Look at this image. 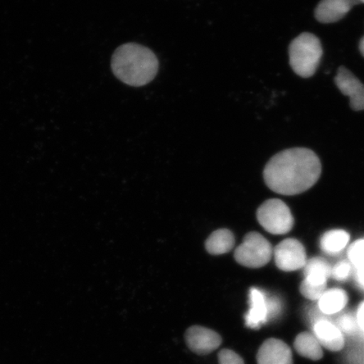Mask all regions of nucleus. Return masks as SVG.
<instances>
[{"label": "nucleus", "instance_id": "nucleus-21", "mask_svg": "<svg viewBox=\"0 0 364 364\" xmlns=\"http://www.w3.org/2000/svg\"><path fill=\"white\" fill-rule=\"evenodd\" d=\"M338 325L341 331L352 333L356 329L358 322L351 316H343L340 318Z\"/></svg>", "mask_w": 364, "mask_h": 364}, {"label": "nucleus", "instance_id": "nucleus-16", "mask_svg": "<svg viewBox=\"0 0 364 364\" xmlns=\"http://www.w3.org/2000/svg\"><path fill=\"white\" fill-rule=\"evenodd\" d=\"M235 245L233 233L229 230L221 229L213 232L205 244L208 253L222 255L230 252Z\"/></svg>", "mask_w": 364, "mask_h": 364}, {"label": "nucleus", "instance_id": "nucleus-8", "mask_svg": "<svg viewBox=\"0 0 364 364\" xmlns=\"http://www.w3.org/2000/svg\"><path fill=\"white\" fill-rule=\"evenodd\" d=\"M185 340L191 351L203 356L215 351L223 341L216 331L200 326L190 327L186 331Z\"/></svg>", "mask_w": 364, "mask_h": 364}, {"label": "nucleus", "instance_id": "nucleus-4", "mask_svg": "<svg viewBox=\"0 0 364 364\" xmlns=\"http://www.w3.org/2000/svg\"><path fill=\"white\" fill-rule=\"evenodd\" d=\"M257 220L272 235H286L292 230L294 220L290 209L279 199H270L259 207Z\"/></svg>", "mask_w": 364, "mask_h": 364}, {"label": "nucleus", "instance_id": "nucleus-13", "mask_svg": "<svg viewBox=\"0 0 364 364\" xmlns=\"http://www.w3.org/2000/svg\"><path fill=\"white\" fill-rule=\"evenodd\" d=\"M304 277L307 283L316 286L327 285V279L331 274V267L325 259L312 258L304 266Z\"/></svg>", "mask_w": 364, "mask_h": 364}, {"label": "nucleus", "instance_id": "nucleus-24", "mask_svg": "<svg viewBox=\"0 0 364 364\" xmlns=\"http://www.w3.org/2000/svg\"><path fill=\"white\" fill-rule=\"evenodd\" d=\"M359 51H360L363 57L364 58V36L359 42Z\"/></svg>", "mask_w": 364, "mask_h": 364}, {"label": "nucleus", "instance_id": "nucleus-12", "mask_svg": "<svg viewBox=\"0 0 364 364\" xmlns=\"http://www.w3.org/2000/svg\"><path fill=\"white\" fill-rule=\"evenodd\" d=\"M314 332L321 347L332 352H338L343 348L345 340L343 332L330 321H318L314 326Z\"/></svg>", "mask_w": 364, "mask_h": 364}, {"label": "nucleus", "instance_id": "nucleus-20", "mask_svg": "<svg viewBox=\"0 0 364 364\" xmlns=\"http://www.w3.org/2000/svg\"><path fill=\"white\" fill-rule=\"evenodd\" d=\"M220 364H245L243 358L233 350L223 349L218 355Z\"/></svg>", "mask_w": 364, "mask_h": 364}, {"label": "nucleus", "instance_id": "nucleus-5", "mask_svg": "<svg viewBox=\"0 0 364 364\" xmlns=\"http://www.w3.org/2000/svg\"><path fill=\"white\" fill-rule=\"evenodd\" d=\"M272 254L269 241L257 232H250L236 248L235 259L244 267L260 268L270 262Z\"/></svg>", "mask_w": 364, "mask_h": 364}, {"label": "nucleus", "instance_id": "nucleus-25", "mask_svg": "<svg viewBox=\"0 0 364 364\" xmlns=\"http://www.w3.org/2000/svg\"><path fill=\"white\" fill-rule=\"evenodd\" d=\"M355 3H356V6H358V4H364V0H355Z\"/></svg>", "mask_w": 364, "mask_h": 364}, {"label": "nucleus", "instance_id": "nucleus-18", "mask_svg": "<svg viewBox=\"0 0 364 364\" xmlns=\"http://www.w3.org/2000/svg\"><path fill=\"white\" fill-rule=\"evenodd\" d=\"M348 258L357 269L364 267V240H359L349 247Z\"/></svg>", "mask_w": 364, "mask_h": 364}, {"label": "nucleus", "instance_id": "nucleus-6", "mask_svg": "<svg viewBox=\"0 0 364 364\" xmlns=\"http://www.w3.org/2000/svg\"><path fill=\"white\" fill-rule=\"evenodd\" d=\"M273 254L277 267L284 272L301 269L307 262L306 249L295 239L282 241L273 250Z\"/></svg>", "mask_w": 364, "mask_h": 364}, {"label": "nucleus", "instance_id": "nucleus-1", "mask_svg": "<svg viewBox=\"0 0 364 364\" xmlns=\"http://www.w3.org/2000/svg\"><path fill=\"white\" fill-rule=\"evenodd\" d=\"M317 154L306 148H293L275 154L267 164L263 176L273 192L285 196L306 192L321 174Z\"/></svg>", "mask_w": 364, "mask_h": 364}, {"label": "nucleus", "instance_id": "nucleus-3", "mask_svg": "<svg viewBox=\"0 0 364 364\" xmlns=\"http://www.w3.org/2000/svg\"><path fill=\"white\" fill-rule=\"evenodd\" d=\"M289 63L295 73L302 78L316 74L323 55L320 39L316 36L304 33L292 41L289 48Z\"/></svg>", "mask_w": 364, "mask_h": 364}, {"label": "nucleus", "instance_id": "nucleus-10", "mask_svg": "<svg viewBox=\"0 0 364 364\" xmlns=\"http://www.w3.org/2000/svg\"><path fill=\"white\" fill-rule=\"evenodd\" d=\"M258 364H293V355L284 341L276 338L267 339L259 348Z\"/></svg>", "mask_w": 364, "mask_h": 364}, {"label": "nucleus", "instance_id": "nucleus-17", "mask_svg": "<svg viewBox=\"0 0 364 364\" xmlns=\"http://www.w3.org/2000/svg\"><path fill=\"white\" fill-rule=\"evenodd\" d=\"M349 240L350 235L345 230H330L323 235L320 242L321 248L326 254H338L347 247Z\"/></svg>", "mask_w": 364, "mask_h": 364}, {"label": "nucleus", "instance_id": "nucleus-7", "mask_svg": "<svg viewBox=\"0 0 364 364\" xmlns=\"http://www.w3.org/2000/svg\"><path fill=\"white\" fill-rule=\"evenodd\" d=\"M249 300L250 309L245 316V325L250 329H259L273 313H277V303L257 288L250 289Z\"/></svg>", "mask_w": 364, "mask_h": 364}, {"label": "nucleus", "instance_id": "nucleus-2", "mask_svg": "<svg viewBox=\"0 0 364 364\" xmlns=\"http://www.w3.org/2000/svg\"><path fill=\"white\" fill-rule=\"evenodd\" d=\"M112 70L117 78L134 87L146 85L157 75L158 58L151 50L138 43H126L114 52Z\"/></svg>", "mask_w": 364, "mask_h": 364}, {"label": "nucleus", "instance_id": "nucleus-23", "mask_svg": "<svg viewBox=\"0 0 364 364\" xmlns=\"http://www.w3.org/2000/svg\"><path fill=\"white\" fill-rule=\"evenodd\" d=\"M357 281L364 288V267L358 269L357 272Z\"/></svg>", "mask_w": 364, "mask_h": 364}, {"label": "nucleus", "instance_id": "nucleus-15", "mask_svg": "<svg viewBox=\"0 0 364 364\" xmlns=\"http://www.w3.org/2000/svg\"><path fill=\"white\" fill-rule=\"evenodd\" d=\"M296 351L304 358L317 361L323 357V350L315 335L302 332L294 341Z\"/></svg>", "mask_w": 364, "mask_h": 364}, {"label": "nucleus", "instance_id": "nucleus-9", "mask_svg": "<svg viewBox=\"0 0 364 364\" xmlns=\"http://www.w3.org/2000/svg\"><path fill=\"white\" fill-rule=\"evenodd\" d=\"M335 84L344 95L350 99V107L353 111H364V85L347 68H338Z\"/></svg>", "mask_w": 364, "mask_h": 364}, {"label": "nucleus", "instance_id": "nucleus-22", "mask_svg": "<svg viewBox=\"0 0 364 364\" xmlns=\"http://www.w3.org/2000/svg\"><path fill=\"white\" fill-rule=\"evenodd\" d=\"M358 326L364 331V302L359 306L357 314Z\"/></svg>", "mask_w": 364, "mask_h": 364}, {"label": "nucleus", "instance_id": "nucleus-19", "mask_svg": "<svg viewBox=\"0 0 364 364\" xmlns=\"http://www.w3.org/2000/svg\"><path fill=\"white\" fill-rule=\"evenodd\" d=\"M352 273V267L347 262H341L331 268V277L335 280L345 281L348 279Z\"/></svg>", "mask_w": 364, "mask_h": 364}, {"label": "nucleus", "instance_id": "nucleus-14", "mask_svg": "<svg viewBox=\"0 0 364 364\" xmlns=\"http://www.w3.org/2000/svg\"><path fill=\"white\" fill-rule=\"evenodd\" d=\"M348 296L344 290L332 289L326 290L318 299V307L326 315H334L347 306Z\"/></svg>", "mask_w": 364, "mask_h": 364}, {"label": "nucleus", "instance_id": "nucleus-11", "mask_svg": "<svg viewBox=\"0 0 364 364\" xmlns=\"http://www.w3.org/2000/svg\"><path fill=\"white\" fill-rule=\"evenodd\" d=\"M356 6L355 0H321L316 11V19L323 24L341 21Z\"/></svg>", "mask_w": 364, "mask_h": 364}]
</instances>
